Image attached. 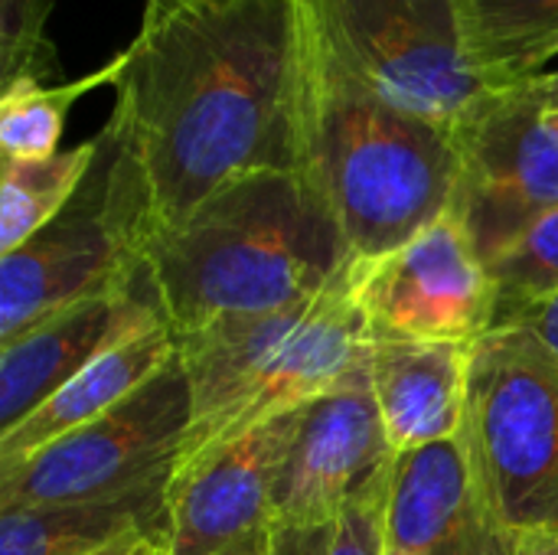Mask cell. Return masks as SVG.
I'll return each instance as SVG.
<instances>
[{
	"label": "cell",
	"mask_w": 558,
	"mask_h": 555,
	"mask_svg": "<svg viewBox=\"0 0 558 555\" xmlns=\"http://www.w3.org/2000/svg\"><path fill=\"white\" fill-rule=\"evenodd\" d=\"M190 3H203V0H144V20L167 16L170 10H180V7H190Z\"/></svg>",
	"instance_id": "cell-28"
},
{
	"label": "cell",
	"mask_w": 558,
	"mask_h": 555,
	"mask_svg": "<svg viewBox=\"0 0 558 555\" xmlns=\"http://www.w3.org/2000/svg\"><path fill=\"white\" fill-rule=\"evenodd\" d=\"M392 468L396 451L363 360L301 406L271 527H333L356 500L392 481Z\"/></svg>",
	"instance_id": "cell-10"
},
{
	"label": "cell",
	"mask_w": 558,
	"mask_h": 555,
	"mask_svg": "<svg viewBox=\"0 0 558 555\" xmlns=\"http://www.w3.org/2000/svg\"><path fill=\"white\" fill-rule=\"evenodd\" d=\"M301 173L333 213L353 258H379L451 209L454 131L383 95L337 0H291Z\"/></svg>",
	"instance_id": "cell-2"
},
{
	"label": "cell",
	"mask_w": 558,
	"mask_h": 555,
	"mask_svg": "<svg viewBox=\"0 0 558 555\" xmlns=\"http://www.w3.org/2000/svg\"><path fill=\"white\" fill-rule=\"evenodd\" d=\"M298 412L271 419L173 471L167 487L170 555H219L252 533L271 530Z\"/></svg>",
	"instance_id": "cell-12"
},
{
	"label": "cell",
	"mask_w": 558,
	"mask_h": 555,
	"mask_svg": "<svg viewBox=\"0 0 558 555\" xmlns=\"http://www.w3.org/2000/svg\"><path fill=\"white\" fill-rule=\"evenodd\" d=\"M536 85H539V92L546 95V101L558 108V69H549V72H543V75H536Z\"/></svg>",
	"instance_id": "cell-29"
},
{
	"label": "cell",
	"mask_w": 558,
	"mask_h": 555,
	"mask_svg": "<svg viewBox=\"0 0 558 555\" xmlns=\"http://www.w3.org/2000/svg\"><path fill=\"white\" fill-rule=\"evenodd\" d=\"M193 419L180 357L92 425L0 471V510L114 500L167 487Z\"/></svg>",
	"instance_id": "cell-7"
},
{
	"label": "cell",
	"mask_w": 558,
	"mask_h": 555,
	"mask_svg": "<svg viewBox=\"0 0 558 555\" xmlns=\"http://www.w3.org/2000/svg\"><path fill=\"white\" fill-rule=\"evenodd\" d=\"M118 56L85 79L36 82L20 79L0 88V154L3 160H43L59 154L72 105L95 85H114Z\"/></svg>",
	"instance_id": "cell-20"
},
{
	"label": "cell",
	"mask_w": 558,
	"mask_h": 555,
	"mask_svg": "<svg viewBox=\"0 0 558 555\" xmlns=\"http://www.w3.org/2000/svg\"><path fill=\"white\" fill-rule=\"evenodd\" d=\"M350 262L333 213L291 170L219 186L144 249V275L173 337L222 317L301 307Z\"/></svg>",
	"instance_id": "cell-3"
},
{
	"label": "cell",
	"mask_w": 558,
	"mask_h": 555,
	"mask_svg": "<svg viewBox=\"0 0 558 555\" xmlns=\"http://www.w3.org/2000/svg\"><path fill=\"white\" fill-rule=\"evenodd\" d=\"M536 79L490 92L458 128L451 216L490 268L558 209V131Z\"/></svg>",
	"instance_id": "cell-8"
},
{
	"label": "cell",
	"mask_w": 558,
	"mask_h": 555,
	"mask_svg": "<svg viewBox=\"0 0 558 555\" xmlns=\"http://www.w3.org/2000/svg\"><path fill=\"white\" fill-rule=\"evenodd\" d=\"M507 324H523V327H530L553 353L558 357V294L553 298H546V301H539V304H533V307H526V311H520L513 321H507Z\"/></svg>",
	"instance_id": "cell-24"
},
{
	"label": "cell",
	"mask_w": 558,
	"mask_h": 555,
	"mask_svg": "<svg viewBox=\"0 0 558 555\" xmlns=\"http://www.w3.org/2000/svg\"><path fill=\"white\" fill-rule=\"evenodd\" d=\"M497 288V324L558 294V209L543 216L507 255L490 265Z\"/></svg>",
	"instance_id": "cell-21"
},
{
	"label": "cell",
	"mask_w": 558,
	"mask_h": 555,
	"mask_svg": "<svg viewBox=\"0 0 558 555\" xmlns=\"http://www.w3.org/2000/svg\"><path fill=\"white\" fill-rule=\"evenodd\" d=\"M167 487L88 504L7 507L0 555H92L134 530L167 533Z\"/></svg>",
	"instance_id": "cell-17"
},
{
	"label": "cell",
	"mask_w": 558,
	"mask_h": 555,
	"mask_svg": "<svg viewBox=\"0 0 558 555\" xmlns=\"http://www.w3.org/2000/svg\"><path fill=\"white\" fill-rule=\"evenodd\" d=\"M340 20L389 101L454 131L490 88L461 52L454 0H337Z\"/></svg>",
	"instance_id": "cell-11"
},
{
	"label": "cell",
	"mask_w": 558,
	"mask_h": 555,
	"mask_svg": "<svg viewBox=\"0 0 558 555\" xmlns=\"http://www.w3.org/2000/svg\"><path fill=\"white\" fill-rule=\"evenodd\" d=\"M474 343L373 337L366 370L396 455L461 435Z\"/></svg>",
	"instance_id": "cell-15"
},
{
	"label": "cell",
	"mask_w": 558,
	"mask_h": 555,
	"mask_svg": "<svg viewBox=\"0 0 558 555\" xmlns=\"http://www.w3.org/2000/svg\"><path fill=\"white\" fill-rule=\"evenodd\" d=\"M386 546L409 555H517L520 533L490 507L451 438L396 455Z\"/></svg>",
	"instance_id": "cell-13"
},
{
	"label": "cell",
	"mask_w": 558,
	"mask_h": 555,
	"mask_svg": "<svg viewBox=\"0 0 558 555\" xmlns=\"http://www.w3.org/2000/svg\"><path fill=\"white\" fill-rule=\"evenodd\" d=\"M549 114H553V124H556V131H558V108H553Z\"/></svg>",
	"instance_id": "cell-31"
},
{
	"label": "cell",
	"mask_w": 558,
	"mask_h": 555,
	"mask_svg": "<svg viewBox=\"0 0 558 555\" xmlns=\"http://www.w3.org/2000/svg\"><path fill=\"white\" fill-rule=\"evenodd\" d=\"M268 540H271V530H262V533L245 536L242 543L229 546L226 553L219 555H268Z\"/></svg>",
	"instance_id": "cell-27"
},
{
	"label": "cell",
	"mask_w": 558,
	"mask_h": 555,
	"mask_svg": "<svg viewBox=\"0 0 558 555\" xmlns=\"http://www.w3.org/2000/svg\"><path fill=\"white\" fill-rule=\"evenodd\" d=\"M350 281L373 337L477 343L497 324L490 268L451 213L379 258H353Z\"/></svg>",
	"instance_id": "cell-9"
},
{
	"label": "cell",
	"mask_w": 558,
	"mask_h": 555,
	"mask_svg": "<svg viewBox=\"0 0 558 555\" xmlns=\"http://www.w3.org/2000/svg\"><path fill=\"white\" fill-rule=\"evenodd\" d=\"M383 555H409V553H399V550H392V546H386V550H383Z\"/></svg>",
	"instance_id": "cell-30"
},
{
	"label": "cell",
	"mask_w": 558,
	"mask_h": 555,
	"mask_svg": "<svg viewBox=\"0 0 558 555\" xmlns=\"http://www.w3.org/2000/svg\"><path fill=\"white\" fill-rule=\"evenodd\" d=\"M167 324L144 278L134 291L82 301L0 347V432L36 412L52 393L118 343Z\"/></svg>",
	"instance_id": "cell-14"
},
{
	"label": "cell",
	"mask_w": 558,
	"mask_h": 555,
	"mask_svg": "<svg viewBox=\"0 0 558 555\" xmlns=\"http://www.w3.org/2000/svg\"><path fill=\"white\" fill-rule=\"evenodd\" d=\"M92 555H170V550H167L163 530H134V533L114 540L111 546Z\"/></svg>",
	"instance_id": "cell-25"
},
{
	"label": "cell",
	"mask_w": 558,
	"mask_h": 555,
	"mask_svg": "<svg viewBox=\"0 0 558 555\" xmlns=\"http://www.w3.org/2000/svg\"><path fill=\"white\" fill-rule=\"evenodd\" d=\"M333 527H271L268 555H327L333 543Z\"/></svg>",
	"instance_id": "cell-23"
},
{
	"label": "cell",
	"mask_w": 558,
	"mask_h": 555,
	"mask_svg": "<svg viewBox=\"0 0 558 555\" xmlns=\"http://www.w3.org/2000/svg\"><path fill=\"white\" fill-rule=\"evenodd\" d=\"M111 118L144 170L154 232L245 173H301L291 0H203L141 20L118 52Z\"/></svg>",
	"instance_id": "cell-1"
},
{
	"label": "cell",
	"mask_w": 558,
	"mask_h": 555,
	"mask_svg": "<svg viewBox=\"0 0 558 555\" xmlns=\"http://www.w3.org/2000/svg\"><path fill=\"white\" fill-rule=\"evenodd\" d=\"M177 353V337L167 324L137 334L114 350L101 353L59 393H52L36 412L13 429L0 432V471L26 461L46 445L92 425L95 419L118 409L137 389H144Z\"/></svg>",
	"instance_id": "cell-16"
},
{
	"label": "cell",
	"mask_w": 558,
	"mask_h": 555,
	"mask_svg": "<svg viewBox=\"0 0 558 555\" xmlns=\"http://www.w3.org/2000/svg\"><path fill=\"white\" fill-rule=\"evenodd\" d=\"M389 491H392V481L379 484L337 520V533L327 555H383Z\"/></svg>",
	"instance_id": "cell-22"
},
{
	"label": "cell",
	"mask_w": 558,
	"mask_h": 555,
	"mask_svg": "<svg viewBox=\"0 0 558 555\" xmlns=\"http://www.w3.org/2000/svg\"><path fill=\"white\" fill-rule=\"evenodd\" d=\"M461 52L490 88H513L558 56V0H454Z\"/></svg>",
	"instance_id": "cell-18"
},
{
	"label": "cell",
	"mask_w": 558,
	"mask_h": 555,
	"mask_svg": "<svg viewBox=\"0 0 558 555\" xmlns=\"http://www.w3.org/2000/svg\"><path fill=\"white\" fill-rule=\"evenodd\" d=\"M369 340L350 265L301 307L222 317L177 334L193 396L177 468L307 406L366 360Z\"/></svg>",
	"instance_id": "cell-4"
},
{
	"label": "cell",
	"mask_w": 558,
	"mask_h": 555,
	"mask_svg": "<svg viewBox=\"0 0 558 555\" xmlns=\"http://www.w3.org/2000/svg\"><path fill=\"white\" fill-rule=\"evenodd\" d=\"M517 555H558V530H526L520 533V546Z\"/></svg>",
	"instance_id": "cell-26"
},
{
	"label": "cell",
	"mask_w": 558,
	"mask_h": 555,
	"mask_svg": "<svg viewBox=\"0 0 558 555\" xmlns=\"http://www.w3.org/2000/svg\"><path fill=\"white\" fill-rule=\"evenodd\" d=\"M95 160V137L43 160L0 164V255L49 226L78 193Z\"/></svg>",
	"instance_id": "cell-19"
},
{
	"label": "cell",
	"mask_w": 558,
	"mask_h": 555,
	"mask_svg": "<svg viewBox=\"0 0 558 555\" xmlns=\"http://www.w3.org/2000/svg\"><path fill=\"white\" fill-rule=\"evenodd\" d=\"M150 232L144 170L121 124L108 118L69 206L20 249L0 255V347L59 311L144 285Z\"/></svg>",
	"instance_id": "cell-5"
},
{
	"label": "cell",
	"mask_w": 558,
	"mask_h": 555,
	"mask_svg": "<svg viewBox=\"0 0 558 555\" xmlns=\"http://www.w3.org/2000/svg\"><path fill=\"white\" fill-rule=\"evenodd\" d=\"M464 458L507 527L558 530V357L523 324L471 347Z\"/></svg>",
	"instance_id": "cell-6"
}]
</instances>
